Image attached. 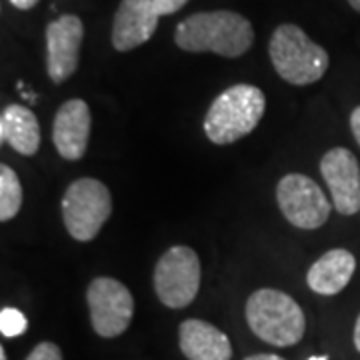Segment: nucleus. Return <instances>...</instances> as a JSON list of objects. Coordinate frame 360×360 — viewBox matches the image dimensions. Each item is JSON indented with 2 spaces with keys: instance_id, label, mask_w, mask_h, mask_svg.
I'll list each match as a JSON object with an SVG mask.
<instances>
[{
  "instance_id": "obj_1",
  "label": "nucleus",
  "mask_w": 360,
  "mask_h": 360,
  "mask_svg": "<svg viewBox=\"0 0 360 360\" xmlns=\"http://www.w3.org/2000/svg\"><path fill=\"white\" fill-rule=\"evenodd\" d=\"M176 46L186 52H214L224 58L243 56L255 42L250 20L232 11L196 13L174 30Z\"/></svg>"
},
{
  "instance_id": "obj_2",
  "label": "nucleus",
  "mask_w": 360,
  "mask_h": 360,
  "mask_svg": "<svg viewBox=\"0 0 360 360\" xmlns=\"http://www.w3.org/2000/svg\"><path fill=\"white\" fill-rule=\"evenodd\" d=\"M264 92L252 84H234L212 101L205 116V134L214 144H232L257 129L264 116Z\"/></svg>"
},
{
  "instance_id": "obj_3",
  "label": "nucleus",
  "mask_w": 360,
  "mask_h": 360,
  "mask_svg": "<svg viewBox=\"0 0 360 360\" xmlns=\"http://www.w3.org/2000/svg\"><path fill=\"white\" fill-rule=\"evenodd\" d=\"M246 321L255 335L272 347H295L307 330L304 312L292 296L260 288L246 300Z\"/></svg>"
},
{
  "instance_id": "obj_4",
  "label": "nucleus",
  "mask_w": 360,
  "mask_h": 360,
  "mask_svg": "<svg viewBox=\"0 0 360 360\" xmlns=\"http://www.w3.org/2000/svg\"><path fill=\"white\" fill-rule=\"evenodd\" d=\"M269 54L276 75L295 86L319 82L330 65L328 52L296 25H281L272 32Z\"/></svg>"
},
{
  "instance_id": "obj_5",
  "label": "nucleus",
  "mask_w": 360,
  "mask_h": 360,
  "mask_svg": "<svg viewBox=\"0 0 360 360\" xmlns=\"http://www.w3.org/2000/svg\"><path fill=\"white\" fill-rule=\"evenodd\" d=\"M112 212L110 191L96 179H78L63 196V220L68 234L78 243L96 238Z\"/></svg>"
},
{
  "instance_id": "obj_6",
  "label": "nucleus",
  "mask_w": 360,
  "mask_h": 360,
  "mask_svg": "<svg viewBox=\"0 0 360 360\" xmlns=\"http://www.w3.org/2000/svg\"><path fill=\"white\" fill-rule=\"evenodd\" d=\"M200 288V260L191 246H172L155 269V290L168 309H184Z\"/></svg>"
},
{
  "instance_id": "obj_7",
  "label": "nucleus",
  "mask_w": 360,
  "mask_h": 360,
  "mask_svg": "<svg viewBox=\"0 0 360 360\" xmlns=\"http://www.w3.org/2000/svg\"><path fill=\"white\" fill-rule=\"evenodd\" d=\"M86 302L92 328L103 338L122 335L134 316V298L130 290L110 276H98L89 284Z\"/></svg>"
},
{
  "instance_id": "obj_8",
  "label": "nucleus",
  "mask_w": 360,
  "mask_h": 360,
  "mask_svg": "<svg viewBox=\"0 0 360 360\" xmlns=\"http://www.w3.org/2000/svg\"><path fill=\"white\" fill-rule=\"evenodd\" d=\"M281 212L296 229L314 231L330 217V205L322 188L304 174H286L276 186Z\"/></svg>"
},
{
  "instance_id": "obj_9",
  "label": "nucleus",
  "mask_w": 360,
  "mask_h": 360,
  "mask_svg": "<svg viewBox=\"0 0 360 360\" xmlns=\"http://www.w3.org/2000/svg\"><path fill=\"white\" fill-rule=\"evenodd\" d=\"M46 70L54 84L65 82L78 68L84 25L77 14H63L46 26Z\"/></svg>"
},
{
  "instance_id": "obj_10",
  "label": "nucleus",
  "mask_w": 360,
  "mask_h": 360,
  "mask_svg": "<svg viewBox=\"0 0 360 360\" xmlns=\"http://www.w3.org/2000/svg\"><path fill=\"white\" fill-rule=\"evenodd\" d=\"M321 174L328 184L335 208L352 217L360 210V167L356 156L348 148L336 146L322 156Z\"/></svg>"
},
{
  "instance_id": "obj_11",
  "label": "nucleus",
  "mask_w": 360,
  "mask_h": 360,
  "mask_svg": "<svg viewBox=\"0 0 360 360\" xmlns=\"http://www.w3.org/2000/svg\"><path fill=\"white\" fill-rule=\"evenodd\" d=\"M90 139V108L82 98L66 101L54 116L52 141L56 153L66 160H80L86 155Z\"/></svg>"
},
{
  "instance_id": "obj_12",
  "label": "nucleus",
  "mask_w": 360,
  "mask_h": 360,
  "mask_svg": "<svg viewBox=\"0 0 360 360\" xmlns=\"http://www.w3.org/2000/svg\"><path fill=\"white\" fill-rule=\"evenodd\" d=\"M179 345L188 360H232L229 336L214 324L188 319L180 324Z\"/></svg>"
},
{
  "instance_id": "obj_13",
  "label": "nucleus",
  "mask_w": 360,
  "mask_h": 360,
  "mask_svg": "<svg viewBox=\"0 0 360 360\" xmlns=\"http://www.w3.org/2000/svg\"><path fill=\"white\" fill-rule=\"evenodd\" d=\"M158 16L146 11L139 0H120L112 22V46L118 52H129L153 39Z\"/></svg>"
},
{
  "instance_id": "obj_14",
  "label": "nucleus",
  "mask_w": 360,
  "mask_h": 360,
  "mask_svg": "<svg viewBox=\"0 0 360 360\" xmlns=\"http://www.w3.org/2000/svg\"><path fill=\"white\" fill-rule=\"evenodd\" d=\"M356 269V258L345 248H335L324 252L307 274L310 290L316 295L333 296L345 290Z\"/></svg>"
},
{
  "instance_id": "obj_15",
  "label": "nucleus",
  "mask_w": 360,
  "mask_h": 360,
  "mask_svg": "<svg viewBox=\"0 0 360 360\" xmlns=\"http://www.w3.org/2000/svg\"><path fill=\"white\" fill-rule=\"evenodd\" d=\"M0 139L18 155H37L40 146V127L34 112L20 104H11L0 115Z\"/></svg>"
},
{
  "instance_id": "obj_16",
  "label": "nucleus",
  "mask_w": 360,
  "mask_h": 360,
  "mask_svg": "<svg viewBox=\"0 0 360 360\" xmlns=\"http://www.w3.org/2000/svg\"><path fill=\"white\" fill-rule=\"evenodd\" d=\"M22 206V186L18 174L8 165L0 167V220H13Z\"/></svg>"
},
{
  "instance_id": "obj_17",
  "label": "nucleus",
  "mask_w": 360,
  "mask_h": 360,
  "mask_svg": "<svg viewBox=\"0 0 360 360\" xmlns=\"http://www.w3.org/2000/svg\"><path fill=\"white\" fill-rule=\"evenodd\" d=\"M28 328L26 316L18 309L13 307H4L0 310V333L4 338H16Z\"/></svg>"
},
{
  "instance_id": "obj_18",
  "label": "nucleus",
  "mask_w": 360,
  "mask_h": 360,
  "mask_svg": "<svg viewBox=\"0 0 360 360\" xmlns=\"http://www.w3.org/2000/svg\"><path fill=\"white\" fill-rule=\"evenodd\" d=\"M146 11L155 14V16H168V14L179 13L180 8L188 2V0H139Z\"/></svg>"
},
{
  "instance_id": "obj_19",
  "label": "nucleus",
  "mask_w": 360,
  "mask_h": 360,
  "mask_svg": "<svg viewBox=\"0 0 360 360\" xmlns=\"http://www.w3.org/2000/svg\"><path fill=\"white\" fill-rule=\"evenodd\" d=\"M25 360H63V352L54 342H40Z\"/></svg>"
},
{
  "instance_id": "obj_20",
  "label": "nucleus",
  "mask_w": 360,
  "mask_h": 360,
  "mask_svg": "<svg viewBox=\"0 0 360 360\" xmlns=\"http://www.w3.org/2000/svg\"><path fill=\"white\" fill-rule=\"evenodd\" d=\"M350 130H352L354 139H356V142L360 144V106L359 108H354L352 115H350Z\"/></svg>"
},
{
  "instance_id": "obj_21",
  "label": "nucleus",
  "mask_w": 360,
  "mask_h": 360,
  "mask_svg": "<svg viewBox=\"0 0 360 360\" xmlns=\"http://www.w3.org/2000/svg\"><path fill=\"white\" fill-rule=\"evenodd\" d=\"M8 2L18 11H30V8H34L39 4V0H8Z\"/></svg>"
},
{
  "instance_id": "obj_22",
  "label": "nucleus",
  "mask_w": 360,
  "mask_h": 360,
  "mask_svg": "<svg viewBox=\"0 0 360 360\" xmlns=\"http://www.w3.org/2000/svg\"><path fill=\"white\" fill-rule=\"evenodd\" d=\"M245 360H284L283 356H276V354H252Z\"/></svg>"
},
{
  "instance_id": "obj_23",
  "label": "nucleus",
  "mask_w": 360,
  "mask_h": 360,
  "mask_svg": "<svg viewBox=\"0 0 360 360\" xmlns=\"http://www.w3.org/2000/svg\"><path fill=\"white\" fill-rule=\"evenodd\" d=\"M354 347L360 352V314L359 319H356V324H354Z\"/></svg>"
},
{
  "instance_id": "obj_24",
  "label": "nucleus",
  "mask_w": 360,
  "mask_h": 360,
  "mask_svg": "<svg viewBox=\"0 0 360 360\" xmlns=\"http://www.w3.org/2000/svg\"><path fill=\"white\" fill-rule=\"evenodd\" d=\"M350 2V6L354 8V11H359L360 13V0H348Z\"/></svg>"
},
{
  "instance_id": "obj_25",
  "label": "nucleus",
  "mask_w": 360,
  "mask_h": 360,
  "mask_svg": "<svg viewBox=\"0 0 360 360\" xmlns=\"http://www.w3.org/2000/svg\"><path fill=\"white\" fill-rule=\"evenodd\" d=\"M0 360H6V352H4V348L0 347Z\"/></svg>"
},
{
  "instance_id": "obj_26",
  "label": "nucleus",
  "mask_w": 360,
  "mask_h": 360,
  "mask_svg": "<svg viewBox=\"0 0 360 360\" xmlns=\"http://www.w3.org/2000/svg\"><path fill=\"white\" fill-rule=\"evenodd\" d=\"M309 360H328V356H310Z\"/></svg>"
}]
</instances>
